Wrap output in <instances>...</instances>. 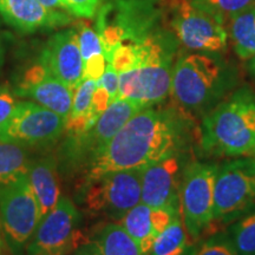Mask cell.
I'll list each match as a JSON object with an SVG mask.
<instances>
[{"label": "cell", "mask_w": 255, "mask_h": 255, "mask_svg": "<svg viewBox=\"0 0 255 255\" xmlns=\"http://www.w3.org/2000/svg\"><path fill=\"white\" fill-rule=\"evenodd\" d=\"M188 244L189 235L181 214H177L157 235L149 255H184Z\"/></svg>", "instance_id": "obj_24"}, {"label": "cell", "mask_w": 255, "mask_h": 255, "mask_svg": "<svg viewBox=\"0 0 255 255\" xmlns=\"http://www.w3.org/2000/svg\"><path fill=\"white\" fill-rule=\"evenodd\" d=\"M44 7L53 9V11H60V9H66L64 0H37Z\"/></svg>", "instance_id": "obj_34"}, {"label": "cell", "mask_w": 255, "mask_h": 255, "mask_svg": "<svg viewBox=\"0 0 255 255\" xmlns=\"http://www.w3.org/2000/svg\"><path fill=\"white\" fill-rule=\"evenodd\" d=\"M218 164L188 162L180 190V212L190 240L205 234L214 222V187Z\"/></svg>", "instance_id": "obj_8"}, {"label": "cell", "mask_w": 255, "mask_h": 255, "mask_svg": "<svg viewBox=\"0 0 255 255\" xmlns=\"http://www.w3.org/2000/svg\"><path fill=\"white\" fill-rule=\"evenodd\" d=\"M189 1L191 5L205 11L223 25L229 23L235 15L241 13L242 11L255 5V0H189Z\"/></svg>", "instance_id": "obj_25"}, {"label": "cell", "mask_w": 255, "mask_h": 255, "mask_svg": "<svg viewBox=\"0 0 255 255\" xmlns=\"http://www.w3.org/2000/svg\"><path fill=\"white\" fill-rule=\"evenodd\" d=\"M65 131V119L39 104L19 102L12 117L0 128V141L21 145H47Z\"/></svg>", "instance_id": "obj_13"}, {"label": "cell", "mask_w": 255, "mask_h": 255, "mask_svg": "<svg viewBox=\"0 0 255 255\" xmlns=\"http://www.w3.org/2000/svg\"><path fill=\"white\" fill-rule=\"evenodd\" d=\"M110 105V97L108 91L102 87V85L97 84V88L94 92L91 101V111L92 114L96 115L97 117H101V115L107 110V108Z\"/></svg>", "instance_id": "obj_33"}, {"label": "cell", "mask_w": 255, "mask_h": 255, "mask_svg": "<svg viewBox=\"0 0 255 255\" xmlns=\"http://www.w3.org/2000/svg\"><path fill=\"white\" fill-rule=\"evenodd\" d=\"M89 244L94 255H144L119 222L103 226Z\"/></svg>", "instance_id": "obj_20"}, {"label": "cell", "mask_w": 255, "mask_h": 255, "mask_svg": "<svg viewBox=\"0 0 255 255\" xmlns=\"http://www.w3.org/2000/svg\"><path fill=\"white\" fill-rule=\"evenodd\" d=\"M170 30L180 44L194 52L220 53L227 47L226 25L189 0H174L170 6Z\"/></svg>", "instance_id": "obj_12"}, {"label": "cell", "mask_w": 255, "mask_h": 255, "mask_svg": "<svg viewBox=\"0 0 255 255\" xmlns=\"http://www.w3.org/2000/svg\"><path fill=\"white\" fill-rule=\"evenodd\" d=\"M188 162L184 152L142 168L141 202L151 208L180 212L181 183Z\"/></svg>", "instance_id": "obj_14"}, {"label": "cell", "mask_w": 255, "mask_h": 255, "mask_svg": "<svg viewBox=\"0 0 255 255\" xmlns=\"http://www.w3.org/2000/svg\"><path fill=\"white\" fill-rule=\"evenodd\" d=\"M196 255H238L228 234H215L201 245Z\"/></svg>", "instance_id": "obj_29"}, {"label": "cell", "mask_w": 255, "mask_h": 255, "mask_svg": "<svg viewBox=\"0 0 255 255\" xmlns=\"http://www.w3.org/2000/svg\"><path fill=\"white\" fill-rule=\"evenodd\" d=\"M0 255H5V253H4V250L0 251Z\"/></svg>", "instance_id": "obj_38"}, {"label": "cell", "mask_w": 255, "mask_h": 255, "mask_svg": "<svg viewBox=\"0 0 255 255\" xmlns=\"http://www.w3.org/2000/svg\"><path fill=\"white\" fill-rule=\"evenodd\" d=\"M144 108L129 100H116L94 126L66 136L59 151V163L66 173H84L89 163L132 116Z\"/></svg>", "instance_id": "obj_6"}, {"label": "cell", "mask_w": 255, "mask_h": 255, "mask_svg": "<svg viewBox=\"0 0 255 255\" xmlns=\"http://www.w3.org/2000/svg\"><path fill=\"white\" fill-rule=\"evenodd\" d=\"M15 94L31 98L65 120L72 107V89L51 75L40 62L25 71L18 83Z\"/></svg>", "instance_id": "obj_15"}, {"label": "cell", "mask_w": 255, "mask_h": 255, "mask_svg": "<svg viewBox=\"0 0 255 255\" xmlns=\"http://www.w3.org/2000/svg\"><path fill=\"white\" fill-rule=\"evenodd\" d=\"M255 210V158L219 165L214 187V221L231 225Z\"/></svg>", "instance_id": "obj_7"}, {"label": "cell", "mask_w": 255, "mask_h": 255, "mask_svg": "<svg viewBox=\"0 0 255 255\" xmlns=\"http://www.w3.org/2000/svg\"><path fill=\"white\" fill-rule=\"evenodd\" d=\"M26 176L37 200L41 220L49 214L60 197L58 162L53 156L32 161Z\"/></svg>", "instance_id": "obj_18"}, {"label": "cell", "mask_w": 255, "mask_h": 255, "mask_svg": "<svg viewBox=\"0 0 255 255\" xmlns=\"http://www.w3.org/2000/svg\"><path fill=\"white\" fill-rule=\"evenodd\" d=\"M75 255H94V252H92V248L90 246V244L87 242L83 246H81L78 250H76Z\"/></svg>", "instance_id": "obj_35"}, {"label": "cell", "mask_w": 255, "mask_h": 255, "mask_svg": "<svg viewBox=\"0 0 255 255\" xmlns=\"http://www.w3.org/2000/svg\"><path fill=\"white\" fill-rule=\"evenodd\" d=\"M98 84L102 85V87L108 91L110 97V104L113 103L114 101L117 100V95H119L120 88V75L119 72L113 68V65H111L110 63L107 64V68H105L103 76H102L100 81H98Z\"/></svg>", "instance_id": "obj_31"}, {"label": "cell", "mask_w": 255, "mask_h": 255, "mask_svg": "<svg viewBox=\"0 0 255 255\" xmlns=\"http://www.w3.org/2000/svg\"><path fill=\"white\" fill-rule=\"evenodd\" d=\"M83 58V79L98 82L107 68V59L102 49L97 32L87 23H79L76 28Z\"/></svg>", "instance_id": "obj_21"}, {"label": "cell", "mask_w": 255, "mask_h": 255, "mask_svg": "<svg viewBox=\"0 0 255 255\" xmlns=\"http://www.w3.org/2000/svg\"><path fill=\"white\" fill-rule=\"evenodd\" d=\"M81 215L68 196H60L57 205L38 223L27 246L28 255H69L84 244L79 228Z\"/></svg>", "instance_id": "obj_10"}, {"label": "cell", "mask_w": 255, "mask_h": 255, "mask_svg": "<svg viewBox=\"0 0 255 255\" xmlns=\"http://www.w3.org/2000/svg\"><path fill=\"white\" fill-rule=\"evenodd\" d=\"M39 62L51 75L75 91L83 81V58L77 30L70 28L51 37Z\"/></svg>", "instance_id": "obj_16"}, {"label": "cell", "mask_w": 255, "mask_h": 255, "mask_svg": "<svg viewBox=\"0 0 255 255\" xmlns=\"http://www.w3.org/2000/svg\"><path fill=\"white\" fill-rule=\"evenodd\" d=\"M0 227H1V222H0ZM4 250V239L1 235V229H0V251Z\"/></svg>", "instance_id": "obj_37"}, {"label": "cell", "mask_w": 255, "mask_h": 255, "mask_svg": "<svg viewBox=\"0 0 255 255\" xmlns=\"http://www.w3.org/2000/svg\"><path fill=\"white\" fill-rule=\"evenodd\" d=\"M203 151L214 157H238L255 151V91L244 87L231 92L202 117Z\"/></svg>", "instance_id": "obj_4"}, {"label": "cell", "mask_w": 255, "mask_h": 255, "mask_svg": "<svg viewBox=\"0 0 255 255\" xmlns=\"http://www.w3.org/2000/svg\"><path fill=\"white\" fill-rule=\"evenodd\" d=\"M17 102L7 87H0V128L4 127L13 115Z\"/></svg>", "instance_id": "obj_32"}, {"label": "cell", "mask_w": 255, "mask_h": 255, "mask_svg": "<svg viewBox=\"0 0 255 255\" xmlns=\"http://www.w3.org/2000/svg\"><path fill=\"white\" fill-rule=\"evenodd\" d=\"M254 158H255V157H254Z\"/></svg>", "instance_id": "obj_39"}, {"label": "cell", "mask_w": 255, "mask_h": 255, "mask_svg": "<svg viewBox=\"0 0 255 255\" xmlns=\"http://www.w3.org/2000/svg\"><path fill=\"white\" fill-rule=\"evenodd\" d=\"M109 63L119 72V75L136 68L137 63H138V53H137L135 44L123 43L120 46H117Z\"/></svg>", "instance_id": "obj_28"}, {"label": "cell", "mask_w": 255, "mask_h": 255, "mask_svg": "<svg viewBox=\"0 0 255 255\" xmlns=\"http://www.w3.org/2000/svg\"><path fill=\"white\" fill-rule=\"evenodd\" d=\"M30 163L24 145L0 141V184H7L26 176Z\"/></svg>", "instance_id": "obj_23"}, {"label": "cell", "mask_w": 255, "mask_h": 255, "mask_svg": "<svg viewBox=\"0 0 255 255\" xmlns=\"http://www.w3.org/2000/svg\"><path fill=\"white\" fill-rule=\"evenodd\" d=\"M142 169L114 170L84 183L85 203L94 214L117 222L141 202Z\"/></svg>", "instance_id": "obj_9"}, {"label": "cell", "mask_w": 255, "mask_h": 255, "mask_svg": "<svg viewBox=\"0 0 255 255\" xmlns=\"http://www.w3.org/2000/svg\"><path fill=\"white\" fill-rule=\"evenodd\" d=\"M191 119L177 108L149 107L132 116L84 170V183L114 170L142 169L184 154L190 144Z\"/></svg>", "instance_id": "obj_1"}, {"label": "cell", "mask_w": 255, "mask_h": 255, "mask_svg": "<svg viewBox=\"0 0 255 255\" xmlns=\"http://www.w3.org/2000/svg\"><path fill=\"white\" fill-rule=\"evenodd\" d=\"M0 14L6 23L25 33L65 26L71 21L69 14L44 7L37 0H0Z\"/></svg>", "instance_id": "obj_17"}, {"label": "cell", "mask_w": 255, "mask_h": 255, "mask_svg": "<svg viewBox=\"0 0 255 255\" xmlns=\"http://www.w3.org/2000/svg\"><path fill=\"white\" fill-rule=\"evenodd\" d=\"M119 223L138 245L143 254H150L152 245L158 235L154 221V208L139 202L130 209Z\"/></svg>", "instance_id": "obj_19"}, {"label": "cell", "mask_w": 255, "mask_h": 255, "mask_svg": "<svg viewBox=\"0 0 255 255\" xmlns=\"http://www.w3.org/2000/svg\"><path fill=\"white\" fill-rule=\"evenodd\" d=\"M104 0H64L66 11L81 18H94Z\"/></svg>", "instance_id": "obj_30"}, {"label": "cell", "mask_w": 255, "mask_h": 255, "mask_svg": "<svg viewBox=\"0 0 255 255\" xmlns=\"http://www.w3.org/2000/svg\"><path fill=\"white\" fill-rule=\"evenodd\" d=\"M135 45L138 63L130 71L120 73L117 100L136 102L143 108L154 107L170 94L171 75L181 44L173 31L161 26Z\"/></svg>", "instance_id": "obj_3"}, {"label": "cell", "mask_w": 255, "mask_h": 255, "mask_svg": "<svg viewBox=\"0 0 255 255\" xmlns=\"http://www.w3.org/2000/svg\"><path fill=\"white\" fill-rule=\"evenodd\" d=\"M228 237L238 255H255V210L233 222Z\"/></svg>", "instance_id": "obj_26"}, {"label": "cell", "mask_w": 255, "mask_h": 255, "mask_svg": "<svg viewBox=\"0 0 255 255\" xmlns=\"http://www.w3.org/2000/svg\"><path fill=\"white\" fill-rule=\"evenodd\" d=\"M163 21L159 0H113L98 9L97 34L105 59L123 43H139L157 30Z\"/></svg>", "instance_id": "obj_5"}, {"label": "cell", "mask_w": 255, "mask_h": 255, "mask_svg": "<svg viewBox=\"0 0 255 255\" xmlns=\"http://www.w3.org/2000/svg\"><path fill=\"white\" fill-rule=\"evenodd\" d=\"M228 37L235 53L241 59H250L255 56V5L229 21Z\"/></svg>", "instance_id": "obj_22"}, {"label": "cell", "mask_w": 255, "mask_h": 255, "mask_svg": "<svg viewBox=\"0 0 255 255\" xmlns=\"http://www.w3.org/2000/svg\"><path fill=\"white\" fill-rule=\"evenodd\" d=\"M98 82L92 79H83L81 84L73 91L72 107L66 120L87 119L91 124H95L100 117L92 114L91 101Z\"/></svg>", "instance_id": "obj_27"}, {"label": "cell", "mask_w": 255, "mask_h": 255, "mask_svg": "<svg viewBox=\"0 0 255 255\" xmlns=\"http://www.w3.org/2000/svg\"><path fill=\"white\" fill-rule=\"evenodd\" d=\"M248 71L251 72V75L255 79V56L248 59Z\"/></svg>", "instance_id": "obj_36"}, {"label": "cell", "mask_w": 255, "mask_h": 255, "mask_svg": "<svg viewBox=\"0 0 255 255\" xmlns=\"http://www.w3.org/2000/svg\"><path fill=\"white\" fill-rule=\"evenodd\" d=\"M39 221V208L27 176L0 184V222L12 253L17 255L31 240Z\"/></svg>", "instance_id": "obj_11"}, {"label": "cell", "mask_w": 255, "mask_h": 255, "mask_svg": "<svg viewBox=\"0 0 255 255\" xmlns=\"http://www.w3.org/2000/svg\"><path fill=\"white\" fill-rule=\"evenodd\" d=\"M237 82V70L219 53H184L175 60L169 95L175 108L190 119L203 117L231 94Z\"/></svg>", "instance_id": "obj_2"}]
</instances>
